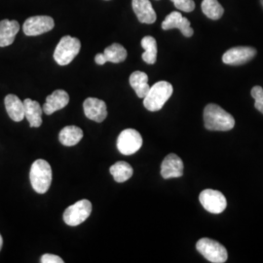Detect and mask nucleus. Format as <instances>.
<instances>
[{
	"mask_svg": "<svg viewBox=\"0 0 263 263\" xmlns=\"http://www.w3.org/2000/svg\"><path fill=\"white\" fill-rule=\"evenodd\" d=\"M204 124L210 131L226 132L234 128L235 120L219 105L210 104L204 109Z\"/></svg>",
	"mask_w": 263,
	"mask_h": 263,
	"instance_id": "f257e3e1",
	"label": "nucleus"
},
{
	"mask_svg": "<svg viewBox=\"0 0 263 263\" xmlns=\"http://www.w3.org/2000/svg\"><path fill=\"white\" fill-rule=\"evenodd\" d=\"M52 169L46 160L38 159L31 165L29 179L31 186L35 192L44 194L52 183Z\"/></svg>",
	"mask_w": 263,
	"mask_h": 263,
	"instance_id": "f03ea898",
	"label": "nucleus"
},
{
	"mask_svg": "<svg viewBox=\"0 0 263 263\" xmlns=\"http://www.w3.org/2000/svg\"><path fill=\"white\" fill-rule=\"evenodd\" d=\"M173 86L167 81H159L151 87L143 98V105L149 111H158L173 94Z\"/></svg>",
	"mask_w": 263,
	"mask_h": 263,
	"instance_id": "7ed1b4c3",
	"label": "nucleus"
},
{
	"mask_svg": "<svg viewBox=\"0 0 263 263\" xmlns=\"http://www.w3.org/2000/svg\"><path fill=\"white\" fill-rule=\"evenodd\" d=\"M81 49V43L78 38L69 35L64 36L60 40L54 52V59L60 66L69 65Z\"/></svg>",
	"mask_w": 263,
	"mask_h": 263,
	"instance_id": "20e7f679",
	"label": "nucleus"
},
{
	"mask_svg": "<svg viewBox=\"0 0 263 263\" xmlns=\"http://www.w3.org/2000/svg\"><path fill=\"white\" fill-rule=\"evenodd\" d=\"M196 249L210 262H226L228 257L226 248L218 242L209 238L200 239L196 244Z\"/></svg>",
	"mask_w": 263,
	"mask_h": 263,
	"instance_id": "39448f33",
	"label": "nucleus"
},
{
	"mask_svg": "<svg viewBox=\"0 0 263 263\" xmlns=\"http://www.w3.org/2000/svg\"><path fill=\"white\" fill-rule=\"evenodd\" d=\"M92 213V204L89 200H80L69 206L64 213V221L67 226H77L83 223Z\"/></svg>",
	"mask_w": 263,
	"mask_h": 263,
	"instance_id": "423d86ee",
	"label": "nucleus"
},
{
	"mask_svg": "<svg viewBox=\"0 0 263 263\" xmlns=\"http://www.w3.org/2000/svg\"><path fill=\"white\" fill-rule=\"evenodd\" d=\"M199 201L203 208L211 214H221L227 206L224 195L214 189H205L199 195Z\"/></svg>",
	"mask_w": 263,
	"mask_h": 263,
	"instance_id": "0eeeda50",
	"label": "nucleus"
},
{
	"mask_svg": "<svg viewBox=\"0 0 263 263\" xmlns=\"http://www.w3.org/2000/svg\"><path fill=\"white\" fill-rule=\"evenodd\" d=\"M142 145L141 134L135 129H126L117 139V148L123 155H133L140 151Z\"/></svg>",
	"mask_w": 263,
	"mask_h": 263,
	"instance_id": "6e6552de",
	"label": "nucleus"
},
{
	"mask_svg": "<svg viewBox=\"0 0 263 263\" xmlns=\"http://www.w3.org/2000/svg\"><path fill=\"white\" fill-rule=\"evenodd\" d=\"M55 27V22L49 16H33L28 18L23 29L26 35L28 36H36L43 33H46Z\"/></svg>",
	"mask_w": 263,
	"mask_h": 263,
	"instance_id": "1a4fd4ad",
	"label": "nucleus"
},
{
	"mask_svg": "<svg viewBox=\"0 0 263 263\" xmlns=\"http://www.w3.org/2000/svg\"><path fill=\"white\" fill-rule=\"evenodd\" d=\"M256 54L254 48L234 47L226 51L222 56V62L229 66H240L251 61Z\"/></svg>",
	"mask_w": 263,
	"mask_h": 263,
	"instance_id": "9d476101",
	"label": "nucleus"
},
{
	"mask_svg": "<svg viewBox=\"0 0 263 263\" xmlns=\"http://www.w3.org/2000/svg\"><path fill=\"white\" fill-rule=\"evenodd\" d=\"M86 117L95 122L101 123L107 116L106 104L104 101L97 98H88L83 104Z\"/></svg>",
	"mask_w": 263,
	"mask_h": 263,
	"instance_id": "9b49d317",
	"label": "nucleus"
},
{
	"mask_svg": "<svg viewBox=\"0 0 263 263\" xmlns=\"http://www.w3.org/2000/svg\"><path fill=\"white\" fill-rule=\"evenodd\" d=\"M162 28L164 30H169L173 28H179L180 32L185 37H191L194 33L193 28L190 27V22L184 18L179 12H172L169 14L164 22L162 23Z\"/></svg>",
	"mask_w": 263,
	"mask_h": 263,
	"instance_id": "f8f14e48",
	"label": "nucleus"
},
{
	"mask_svg": "<svg viewBox=\"0 0 263 263\" xmlns=\"http://www.w3.org/2000/svg\"><path fill=\"white\" fill-rule=\"evenodd\" d=\"M183 175V162L176 154H169L161 165V176L163 179L180 178Z\"/></svg>",
	"mask_w": 263,
	"mask_h": 263,
	"instance_id": "ddd939ff",
	"label": "nucleus"
},
{
	"mask_svg": "<svg viewBox=\"0 0 263 263\" xmlns=\"http://www.w3.org/2000/svg\"><path fill=\"white\" fill-rule=\"evenodd\" d=\"M69 103V96L64 90H56L52 94L49 95L46 102L43 105V112L51 115L58 110L63 109Z\"/></svg>",
	"mask_w": 263,
	"mask_h": 263,
	"instance_id": "4468645a",
	"label": "nucleus"
},
{
	"mask_svg": "<svg viewBox=\"0 0 263 263\" xmlns=\"http://www.w3.org/2000/svg\"><path fill=\"white\" fill-rule=\"evenodd\" d=\"M132 6L138 19L142 24H153L156 21V13L149 0H133Z\"/></svg>",
	"mask_w": 263,
	"mask_h": 263,
	"instance_id": "2eb2a0df",
	"label": "nucleus"
},
{
	"mask_svg": "<svg viewBox=\"0 0 263 263\" xmlns=\"http://www.w3.org/2000/svg\"><path fill=\"white\" fill-rule=\"evenodd\" d=\"M19 30L20 25L17 21H0V47H7L11 45Z\"/></svg>",
	"mask_w": 263,
	"mask_h": 263,
	"instance_id": "dca6fc26",
	"label": "nucleus"
},
{
	"mask_svg": "<svg viewBox=\"0 0 263 263\" xmlns=\"http://www.w3.org/2000/svg\"><path fill=\"white\" fill-rule=\"evenodd\" d=\"M5 107L10 118L15 122H21L25 118V105L16 95H7L5 98Z\"/></svg>",
	"mask_w": 263,
	"mask_h": 263,
	"instance_id": "f3484780",
	"label": "nucleus"
},
{
	"mask_svg": "<svg viewBox=\"0 0 263 263\" xmlns=\"http://www.w3.org/2000/svg\"><path fill=\"white\" fill-rule=\"evenodd\" d=\"M25 105V118L28 119L30 127L38 128L42 124L43 109L36 101L26 99L24 101Z\"/></svg>",
	"mask_w": 263,
	"mask_h": 263,
	"instance_id": "a211bd4d",
	"label": "nucleus"
},
{
	"mask_svg": "<svg viewBox=\"0 0 263 263\" xmlns=\"http://www.w3.org/2000/svg\"><path fill=\"white\" fill-rule=\"evenodd\" d=\"M130 84L137 96L141 99H143L151 89V86L148 85V76L146 73L139 70L132 73L130 76Z\"/></svg>",
	"mask_w": 263,
	"mask_h": 263,
	"instance_id": "6ab92c4d",
	"label": "nucleus"
},
{
	"mask_svg": "<svg viewBox=\"0 0 263 263\" xmlns=\"http://www.w3.org/2000/svg\"><path fill=\"white\" fill-rule=\"evenodd\" d=\"M83 138V131L77 126H66L59 134V140L66 146L76 145Z\"/></svg>",
	"mask_w": 263,
	"mask_h": 263,
	"instance_id": "aec40b11",
	"label": "nucleus"
},
{
	"mask_svg": "<svg viewBox=\"0 0 263 263\" xmlns=\"http://www.w3.org/2000/svg\"><path fill=\"white\" fill-rule=\"evenodd\" d=\"M110 174L112 175L113 179L117 182H125L128 179H130L133 176L134 170L132 168L131 165L127 162L119 161L115 163L110 167Z\"/></svg>",
	"mask_w": 263,
	"mask_h": 263,
	"instance_id": "412c9836",
	"label": "nucleus"
},
{
	"mask_svg": "<svg viewBox=\"0 0 263 263\" xmlns=\"http://www.w3.org/2000/svg\"><path fill=\"white\" fill-rule=\"evenodd\" d=\"M141 47L144 49L142 54V60L148 64L153 65L157 60V43L155 38L152 36H145L141 39Z\"/></svg>",
	"mask_w": 263,
	"mask_h": 263,
	"instance_id": "4be33fe9",
	"label": "nucleus"
},
{
	"mask_svg": "<svg viewBox=\"0 0 263 263\" xmlns=\"http://www.w3.org/2000/svg\"><path fill=\"white\" fill-rule=\"evenodd\" d=\"M104 55L106 62H110L113 64H119L126 60L127 51L121 44L113 43L110 46L104 49Z\"/></svg>",
	"mask_w": 263,
	"mask_h": 263,
	"instance_id": "5701e85b",
	"label": "nucleus"
},
{
	"mask_svg": "<svg viewBox=\"0 0 263 263\" xmlns=\"http://www.w3.org/2000/svg\"><path fill=\"white\" fill-rule=\"evenodd\" d=\"M201 8L203 13L211 20L220 19L224 13L223 7L217 0H203Z\"/></svg>",
	"mask_w": 263,
	"mask_h": 263,
	"instance_id": "b1692460",
	"label": "nucleus"
},
{
	"mask_svg": "<svg viewBox=\"0 0 263 263\" xmlns=\"http://www.w3.org/2000/svg\"><path fill=\"white\" fill-rule=\"evenodd\" d=\"M252 97L254 99V106L263 114V89L260 86H254L252 89Z\"/></svg>",
	"mask_w": 263,
	"mask_h": 263,
	"instance_id": "393cba45",
	"label": "nucleus"
},
{
	"mask_svg": "<svg viewBox=\"0 0 263 263\" xmlns=\"http://www.w3.org/2000/svg\"><path fill=\"white\" fill-rule=\"evenodd\" d=\"M176 8L183 12H192L195 9V3L193 0H171Z\"/></svg>",
	"mask_w": 263,
	"mask_h": 263,
	"instance_id": "a878e982",
	"label": "nucleus"
},
{
	"mask_svg": "<svg viewBox=\"0 0 263 263\" xmlns=\"http://www.w3.org/2000/svg\"><path fill=\"white\" fill-rule=\"evenodd\" d=\"M42 263H63L64 260L55 254H46L42 255L41 260Z\"/></svg>",
	"mask_w": 263,
	"mask_h": 263,
	"instance_id": "bb28decb",
	"label": "nucleus"
},
{
	"mask_svg": "<svg viewBox=\"0 0 263 263\" xmlns=\"http://www.w3.org/2000/svg\"><path fill=\"white\" fill-rule=\"evenodd\" d=\"M95 61H96V63H97L98 65H100V66H103L105 63H107L106 60H105V57H104V54H98V55H96V57H95Z\"/></svg>",
	"mask_w": 263,
	"mask_h": 263,
	"instance_id": "cd10ccee",
	"label": "nucleus"
},
{
	"mask_svg": "<svg viewBox=\"0 0 263 263\" xmlns=\"http://www.w3.org/2000/svg\"><path fill=\"white\" fill-rule=\"evenodd\" d=\"M2 246H3V239H2V236L0 234V251L2 249Z\"/></svg>",
	"mask_w": 263,
	"mask_h": 263,
	"instance_id": "c85d7f7f",
	"label": "nucleus"
},
{
	"mask_svg": "<svg viewBox=\"0 0 263 263\" xmlns=\"http://www.w3.org/2000/svg\"><path fill=\"white\" fill-rule=\"evenodd\" d=\"M260 2H261V5H262L263 7V0H260Z\"/></svg>",
	"mask_w": 263,
	"mask_h": 263,
	"instance_id": "c756f323",
	"label": "nucleus"
}]
</instances>
